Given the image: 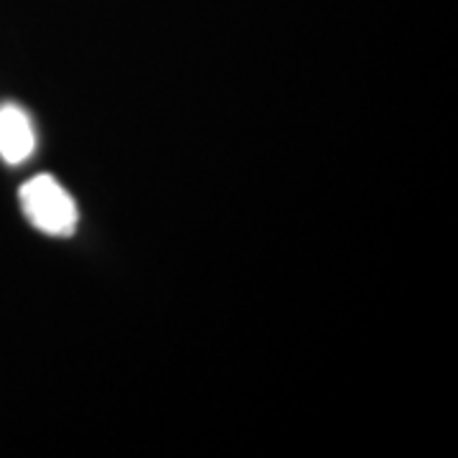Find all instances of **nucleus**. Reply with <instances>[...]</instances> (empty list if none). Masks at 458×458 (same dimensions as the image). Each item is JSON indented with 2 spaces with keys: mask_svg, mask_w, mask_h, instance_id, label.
I'll return each mask as SVG.
<instances>
[{
  "mask_svg": "<svg viewBox=\"0 0 458 458\" xmlns=\"http://www.w3.org/2000/svg\"><path fill=\"white\" fill-rule=\"evenodd\" d=\"M21 207L31 225L54 237H66L77 229V204L54 176H36L21 189Z\"/></svg>",
  "mask_w": 458,
  "mask_h": 458,
  "instance_id": "1",
  "label": "nucleus"
},
{
  "mask_svg": "<svg viewBox=\"0 0 458 458\" xmlns=\"http://www.w3.org/2000/svg\"><path fill=\"white\" fill-rule=\"evenodd\" d=\"M36 148L31 120L18 105H0V156L11 165L23 164Z\"/></svg>",
  "mask_w": 458,
  "mask_h": 458,
  "instance_id": "2",
  "label": "nucleus"
}]
</instances>
